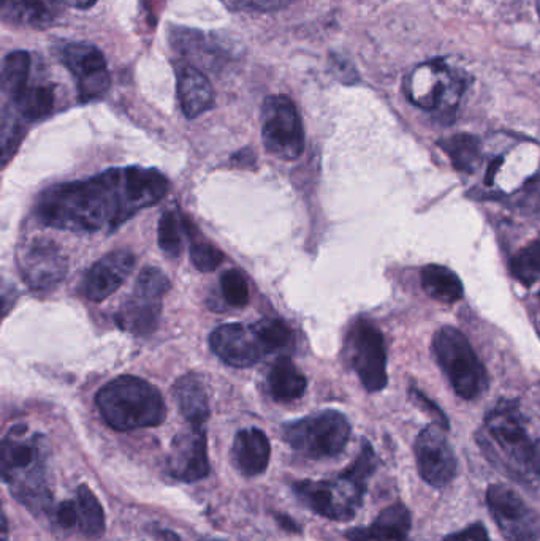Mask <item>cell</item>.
I'll return each instance as SVG.
<instances>
[{"instance_id": "obj_1", "label": "cell", "mask_w": 540, "mask_h": 541, "mask_svg": "<svg viewBox=\"0 0 540 541\" xmlns=\"http://www.w3.org/2000/svg\"><path fill=\"white\" fill-rule=\"evenodd\" d=\"M170 189L154 168H111L86 181L51 187L37 203L42 224L78 233H110L141 209L157 205Z\"/></svg>"}, {"instance_id": "obj_2", "label": "cell", "mask_w": 540, "mask_h": 541, "mask_svg": "<svg viewBox=\"0 0 540 541\" xmlns=\"http://www.w3.org/2000/svg\"><path fill=\"white\" fill-rule=\"evenodd\" d=\"M477 442L485 456L510 478L525 486L539 483L540 450L514 402H499L488 413Z\"/></svg>"}, {"instance_id": "obj_3", "label": "cell", "mask_w": 540, "mask_h": 541, "mask_svg": "<svg viewBox=\"0 0 540 541\" xmlns=\"http://www.w3.org/2000/svg\"><path fill=\"white\" fill-rule=\"evenodd\" d=\"M2 478L12 496L32 513H48L53 502L48 480V445L26 426L7 432L0 453Z\"/></svg>"}, {"instance_id": "obj_4", "label": "cell", "mask_w": 540, "mask_h": 541, "mask_svg": "<svg viewBox=\"0 0 540 541\" xmlns=\"http://www.w3.org/2000/svg\"><path fill=\"white\" fill-rule=\"evenodd\" d=\"M376 470V454L369 443H363L362 451L354 464L333 480L298 481L293 483L295 496L301 504L317 515L333 521H347L360 510L365 497L368 478Z\"/></svg>"}, {"instance_id": "obj_5", "label": "cell", "mask_w": 540, "mask_h": 541, "mask_svg": "<svg viewBox=\"0 0 540 541\" xmlns=\"http://www.w3.org/2000/svg\"><path fill=\"white\" fill-rule=\"evenodd\" d=\"M96 402L105 423L116 431L154 428L167 415L156 386L134 375L111 380L99 391Z\"/></svg>"}, {"instance_id": "obj_6", "label": "cell", "mask_w": 540, "mask_h": 541, "mask_svg": "<svg viewBox=\"0 0 540 541\" xmlns=\"http://www.w3.org/2000/svg\"><path fill=\"white\" fill-rule=\"evenodd\" d=\"M468 86L469 76L444 61L417 65L404 78V94L409 102L450 121Z\"/></svg>"}, {"instance_id": "obj_7", "label": "cell", "mask_w": 540, "mask_h": 541, "mask_svg": "<svg viewBox=\"0 0 540 541\" xmlns=\"http://www.w3.org/2000/svg\"><path fill=\"white\" fill-rule=\"evenodd\" d=\"M433 352L460 398L472 401L487 391V371L469 344L468 337L455 326H442L434 334Z\"/></svg>"}, {"instance_id": "obj_8", "label": "cell", "mask_w": 540, "mask_h": 541, "mask_svg": "<svg viewBox=\"0 0 540 541\" xmlns=\"http://www.w3.org/2000/svg\"><path fill=\"white\" fill-rule=\"evenodd\" d=\"M284 439L309 459L336 458L346 450L350 424L343 413L325 410L284 426Z\"/></svg>"}, {"instance_id": "obj_9", "label": "cell", "mask_w": 540, "mask_h": 541, "mask_svg": "<svg viewBox=\"0 0 540 541\" xmlns=\"http://www.w3.org/2000/svg\"><path fill=\"white\" fill-rule=\"evenodd\" d=\"M265 149L282 160H297L305 151V129L297 106L287 95H271L262 108Z\"/></svg>"}, {"instance_id": "obj_10", "label": "cell", "mask_w": 540, "mask_h": 541, "mask_svg": "<svg viewBox=\"0 0 540 541\" xmlns=\"http://www.w3.org/2000/svg\"><path fill=\"white\" fill-rule=\"evenodd\" d=\"M168 290L170 282L160 269H143L130 298L122 304L118 314L119 325L137 336L154 333L162 312V301Z\"/></svg>"}, {"instance_id": "obj_11", "label": "cell", "mask_w": 540, "mask_h": 541, "mask_svg": "<svg viewBox=\"0 0 540 541\" xmlns=\"http://www.w3.org/2000/svg\"><path fill=\"white\" fill-rule=\"evenodd\" d=\"M347 360L366 390H384L388 382L384 336L373 323L360 320L347 334Z\"/></svg>"}, {"instance_id": "obj_12", "label": "cell", "mask_w": 540, "mask_h": 541, "mask_svg": "<svg viewBox=\"0 0 540 541\" xmlns=\"http://www.w3.org/2000/svg\"><path fill=\"white\" fill-rule=\"evenodd\" d=\"M487 504L507 541H540V516L514 489L491 485L487 491Z\"/></svg>"}, {"instance_id": "obj_13", "label": "cell", "mask_w": 540, "mask_h": 541, "mask_svg": "<svg viewBox=\"0 0 540 541\" xmlns=\"http://www.w3.org/2000/svg\"><path fill=\"white\" fill-rule=\"evenodd\" d=\"M62 64L77 81L81 102L102 99L110 89V72L102 51L91 43H65L59 50Z\"/></svg>"}, {"instance_id": "obj_14", "label": "cell", "mask_w": 540, "mask_h": 541, "mask_svg": "<svg viewBox=\"0 0 540 541\" xmlns=\"http://www.w3.org/2000/svg\"><path fill=\"white\" fill-rule=\"evenodd\" d=\"M21 276L35 292H50L67 276V258L50 239H34L24 244L18 255Z\"/></svg>"}, {"instance_id": "obj_15", "label": "cell", "mask_w": 540, "mask_h": 541, "mask_svg": "<svg viewBox=\"0 0 540 541\" xmlns=\"http://www.w3.org/2000/svg\"><path fill=\"white\" fill-rule=\"evenodd\" d=\"M445 431L447 429L441 424H431L415 440V459L420 477L433 488L449 485L457 473V458Z\"/></svg>"}, {"instance_id": "obj_16", "label": "cell", "mask_w": 540, "mask_h": 541, "mask_svg": "<svg viewBox=\"0 0 540 541\" xmlns=\"http://www.w3.org/2000/svg\"><path fill=\"white\" fill-rule=\"evenodd\" d=\"M210 344L213 352L232 367H251L268 355L255 325L219 326L211 334Z\"/></svg>"}, {"instance_id": "obj_17", "label": "cell", "mask_w": 540, "mask_h": 541, "mask_svg": "<svg viewBox=\"0 0 540 541\" xmlns=\"http://www.w3.org/2000/svg\"><path fill=\"white\" fill-rule=\"evenodd\" d=\"M135 268V255L129 250H116L100 258L84 276L83 293L92 303H102L118 292Z\"/></svg>"}, {"instance_id": "obj_18", "label": "cell", "mask_w": 540, "mask_h": 541, "mask_svg": "<svg viewBox=\"0 0 540 541\" xmlns=\"http://www.w3.org/2000/svg\"><path fill=\"white\" fill-rule=\"evenodd\" d=\"M168 470L176 480L194 481L203 480L210 473V459H208V445L203 428L191 426L189 431L176 437L168 458Z\"/></svg>"}, {"instance_id": "obj_19", "label": "cell", "mask_w": 540, "mask_h": 541, "mask_svg": "<svg viewBox=\"0 0 540 541\" xmlns=\"http://www.w3.org/2000/svg\"><path fill=\"white\" fill-rule=\"evenodd\" d=\"M56 523L67 530H77L84 537H100L105 530V511L96 494L81 485L73 499L65 500L54 510Z\"/></svg>"}, {"instance_id": "obj_20", "label": "cell", "mask_w": 540, "mask_h": 541, "mask_svg": "<svg viewBox=\"0 0 540 541\" xmlns=\"http://www.w3.org/2000/svg\"><path fill=\"white\" fill-rule=\"evenodd\" d=\"M172 45L176 53L192 62L191 67L198 70L216 72L227 64L230 57L227 48L217 42L216 38L194 29H173Z\"/></svg>"}, {"instance_id": "obj_21", "label": "cell", "mask_w": 540, "mask_h": 541, "mask_svg": "<svg viewBox=\"0 0 540 541\" xmlns=\"http://www.w3.org/2000/svg\"><path fill=\"white\" fill-rule=\"evenodd\" d=\"M2 21L12 26L45 29L62 15L59 0H0Z\"/></svg>"}, {"instance_id": "obj_22", "label": "cell", "mask_w": 540, "mask_h": 541, "mask_svg": "<svg viewBox=\"0 0 540 541\" xmlns=\"http://www.w3.org/2000/svg\"><path fill=\"white\" fill-rule=\"evenodd\" d=\"M176 92H178L179 106L186 118H198L213 108L214 89L208 76L191 65H184L179 69Z\"/></svg>"}, {"instance_id": "obj_23", "label": "cell", "mask_w": 540, "mask_h": 541, "mask_svg": "<svg viewBox=\"0 0 540 541\" xmlns=\"http://www.w3.org/2000/svg\"><path fill=\"white\" fill-rule=\"evenodd\" d=\"M411 530V513L400 502L381 511L373 524L355 527L347 532L349 541H407Z\"/></svg>"}, {"instance_id": "obj_24", "label": "cell", "mask_w": 540, "mask_h": 541, "mask_svg": "<svg viewBox=\"0 0 540 541\" xmlns=\"http://www.w3.org/2000/svg\"><path fill=\"white\" fill-rule=\"evenodd\" d=\"M270 454V440L260 429H243L236 434L232 461L244 477H257L265 472L270 462Z\"/></svg>"}, {"instance_id": "obj_25", "label": "cell", "mask_w": 540, "mask_h": 541, "mask_svg": "<svg viewBox=\"0 0 540 541\" xmlns=\"http://www.w3.org/2000/svg\"><path fill=\"white\" fill-rule=\"evenodd\" d=\"M173 394L187 423L194 428H203L210 417V404L202 382L195 375H184L175 383Z\"/></svg>"}, {"instance_id": "obj_26", "label": "cell", "mask_w": 540, "mask_h": 541, "mask_svg": "<svg viewBox=\"0 0 540 541\" xmlns=\"http://www.w3.org/2000/svg\"><path fill=\"white\" fill-rule=\"evenodd\" d=\"M306 388H308V380L298 371L292 361L281 358L271 367L270 375H268V390L274 401H297L305 394Z\"/></svg>"}, {"instance_id": "obj_27", "label": "cell", "mask_w": 540, "mask_h": 541, "mask_svg": "<svg viewBox=\"0 0 540 541\" xmlns=\"http://www.w3.org/2000/svg\"><path fill=\"white\" fill-rule=\"evenodd\" d=\"M420 279L423 290L439 303L455 304L463 298V284L452 269L441 265H426L420 271Z\"/></svg>"}, {"instance_id": "obj_28", "label": "cell", "mask_w": 540, "mask_h": 541, "mask_svg": "<svg viewBox=\"0 0 540 541\" xmlns=\"http://www.w3.org/2000/svg\"><path fill=\"white\" fill-rule=\"evenodd\" d=\"M439 148L450 157L455 170L472 175L482 163V143L469 133H458L439 141Z\"/></svg>"}, {"instance_id": "obj_29", "label": "cell", "mask_w": 540, "mask_h": 541, "mask_svg": "<svg viewBox=\"0 0 540 541\" xmlns=\"http://www.w3.org/2000/svg\"><path fill=\"white\" fill-rule=\"evenodd\" d=\"M54 89L46 84L27 86L26 91L13 100L16 113L26 122L42 121L53 113Z\"/></svg>"}, {"instance_id": "obj_30", "label": "cell", "mask_w": 540, "mask_h": 541, "mask_svg": "<svg viewBox=\"0 0 540 541\" xmlns=\"http://www.w3.org/2000/svg\"><path fill=\"white\" fill-rule=\"evenodd\" d=\"M31 75V56L26 51L7 54L2 65V92L10 102L18 99L27 86Z\"/></svg>"}, {"instance_id": "obj_31", "label": "cell", "mask_w": 540, "mask_h": 541, "mask_svg": "<svg viewBox=\"0 0 540 541\" xmlns=\"http://www.w3.org/2000/svg\"><path fill=\"white\" fill-rule=\"evenodd\" d=\"M157 238L165 255L178 258L183 254L184 238H187V217L175 209L165 212L164 216L160 217Z\"/></svg>"}, {"instance_id": "obj_32", "label": "cell", "mask_w": 540, "mask_h": 541, "mask_svg": "<svg viewBox=\"0 0 540 541\" xmlns=\"http://www.w3.org/2000/svg\"><path fill=\"white\" fill-rule=\"evenodd\" d=\"M187 238L191 241V260L198 271L211 273L222 265L224 255L221 250L202 236L194 222L189 219H187Z\"/></svg>"}, {"instance_id": "obj_33", "label": "cell", "mask_w": 540, "mask_h": 541, "mask_svg": "<svg viewBox=\"0 0 540 541\" xmlns=\"http://www.w3.org/2000/svg\"><path fill=\"white\" fill-rule=\"evenodd\" d=\"M515 279L525 287H533L540 279V241H534L515 254L510 263Z\"/></svg>"}, {"instance_id": "obj_34", "label": "cell", "mask_w": 540, "mask_h": 541, "mask_svg": "<svg viewBox=\"0 0 540 541\" xmlns=\"http://www.w3.org/2000/svg\"><path fill=\"white\" fill-rule=\"evenodd\" d=\"M255 328L259 331L265 350L268 355L273 353L287 352L292 349L293 333L289 326L278 318H267L255 323Z\"/></svg>"}, {"instance_id": "obj_35", "label": "cell", "mask_w": 540, "mask_h": 541, "mask_svg": "<svg viewBox=\"0 0 540 541\" xmlns=\"http://www.w3.org/2000/svg\"><path fill=\"white\" fill-rule=\"evenodd\" d=\"M221 292L225 301L233 307H243L249 303L248 282L243 274L236 269H230L221 276Z\"/></svg>"}, {"instance_id": "obj_36", "label": "cell", "mask_w": 540, "mask_h": 541, "mask_svg": "<svg viewBox=\"0 0 540 541\" xmlns=\"http://www.w3.org/2000/svg\"><path fill=\"white\" fill-rule=\"evenodd\" d=\"M232 10L244 12H278L286 8L292 0H222Z\"/></svg>"}, {"instance_id": "obj_37", "label": "cell", "mask_w": 540, "mask_h": 541, "mask_svg": "<svg viewBox=\"0 0 540 541\" xmlns=\"http://www.w3.org/2000/svg\"><path fill=\"white\" fill-rule=\"evenodd\" d=\"M444 541H490V537L482 524H472L468 529L449 535Z\"/></svg>"}, {"instance_id": "obj_38", "label": "cell", "mask_w": 540, "mask_h": 541, "mask_svg": "<svg viewBox=\"0 0 540 541\" xmlns=\"http://www.w3.org/2000/svg\"><path fill=\"white\" fill-rule=\"evenodd\" d=\"M331 65H333L336 75L341 76V80L346 81V83H354V80H357V72H355L354 65L343 59V57H333Z\"/></svg>"}, {"instance_id": "obj_39", "label": "cell", "mask_w": 540, "mask_h": 541, "mask_svg": "<svg viewBox=\"0 0 540 541\" xmlns=\"http://www.w3.org/2000/svg\"><path fill=\"white\" fill-rule=\"evenodd\" d=\"M97 0H72V4L78 8H89L96 4Z\"/></svg>"}, {"instance_id": "obj_40", "label": "cell", "mask_w": 540, "mask_h": 541, "mask_svg": "<svg viewBox=\"0 0 540 541\" xmlns=\"http://www.w3.org/2000/svg\"><path fill=\"white\" fill-rule=\"evenodd\" d=\"M2 521H4V540L2 541H7V532H8V527H7V516H4V519H2Z\"/></svg>"}, {"instance_id": "obj_41", "label": "cell", "mask_w": 540, "mask_h": 541, "mask_svg": "<svg viewBox=\"0 0 540 541\" xmlns=\"http://www.w3.org/2000/svg\"><path fill=\"white\" fill-rule=\"evenodd\" d=\"M537 8H539V13H540V0H537Z\"/></svg>"}, {"instance_id": "obj_42", "label": "cell", "mask_w": 540, "mask_h": 541, "mask_svg": "<svg viewBox=\"0 0 540 541\" xmlns=\"http://www.w3.org/2000/svg\"><path fill=\"white\" fill-rule=\"evenodd\" d=\"M202 541H217V540H202Z\"/></svg>"}]
</instances>
